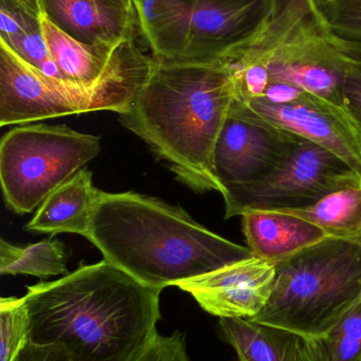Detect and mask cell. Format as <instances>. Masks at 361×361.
<instances>
[{
	"instance_id": "obj_1",
	"label": "cell",
	"mask_w": 361,
	"mask_h": 361,
	"mask_svg": "<svg viewBox=\"0 0 361 361\" xmlns=\"http://www.w3.org/2000/svg\"><path fill=\"white\" fill-rule=\"evenodd\" d=\"M162 290L110 261L27 288L29 341L76 361H131L157 334Z\"/></svg>"
},
{
	"instance_id": "obj_2",
	"label": "cell",
	"mask_w": 361,
	"mask_h": 361,
	"mask_svg": "<svg viewBox=\"0 0 361 361\" xmlns=\"http://www.w3.org/2000/svg\"><path fill=\"white\" fill-rule=\"evenodd\" d=\"M235 99L232 73L222 59H154L146 84L119 120L170 165L180 182L199 192L223 195L214 150Z\"/></svg>"
},
{
	"instance_id": "obj_3",
	"label": "cell",
	"mask_w": 361,
	"mask_h": 361,
	"mask_svg": "<svg viewBox=\"0 0 361 361\" xmlns=\"http://www.w3.org/2000/svg\"><path fill=\"white\" fill-rule=\"evenodd\" d=\"M86 239L105 260L159 290L252 256L182 207L133 191L100 192Z\"/></svg>"
},
{
	"instance_id": "obj_4",
	"label": "cell",
	"mask_w": 361,
	"mask_h": 361,
	"mask_svg": "<svg viewBox=\"0 0 361 361\" xmlns=\"http://www.w3.org/2000/svg\"><path fill=\"white\" fill-rule=\"evenodd\" d=\"M153 63L154 57L137 40L101 80L80 84L45 75L0 39V126L105 110L125 114Z\"/></svg>"
},
{
	"instance_id": "obj_5",
	"label": "cell",
	"mask_w": 361,
	"mask_h": 361,
	"mask_svg": "<svg viewBox=\"0 0 361 361\" xmlns=\"http://www.w3.org/2000/svg\"><path fill=\"white\" fill-rule=\"evenodd\" d=\"M360 301L361 242L329 237L277 265L271 298L251 320L316 339Z\"/></svg>"
},
{
	"instance_id": "obj_6",
	"label": "cell",
	"mask_w": 361,
	"mask_h": 361,
	"mask_svg": "<svg viewBox=\"0 0 361 361\" xmlns=\"http://www.w3.org/2000/svg\"><path fill=\"white\" fill-rule=\"evenodd\" d=\"M140 40L157 61L224 59L265 25L275 0H134Z\"/></svg>"
},
{
	"instance_id": "obj_7",
	"label": "cell",
	"mask_w": 361,
	"mask_h": 361,
	"mask_svg": "<svg viewBox=\"0 0 361 361\" xmlns=\"http://www.w3.org/2000/svg\"><path fill=\"white\" fill-rule=\"evenodd\" d=\"M100 152V137L65 125L12 129L0 143V180L6 205L19 214L33 212Z\"/></svg>"
},
{
	"instance_id": "obj_8",
	"label": "cell",
	"mask_w": 361,
	"mask_h": 361,
	"mask_svg": "<svg viewBox=\"0 0 361 361\" xmlns=\"http://www.w3.org/2000/svg\"><path fill=\"white\" fill-rule=\"evenodd\" d=\"M360 180V176L338 157L302 139L268 177L224 197L225 219L251 210L307 207L332 191Z\"/></svg>"
},
{
	"instance_id": "obj_9",
	"label": "cell",
	"mask_w": 361,
	"mask_h": 361,
	"mask_svg": "<svg viewBox=\"0 0 361 361\" xmlns=\"http://www.w3.org/2000/svg\"><path fill=\"white\" fill-rule=\"evenodd\" d=\"M225 61L235 67L263 68L271 82L290 85L345 107L343 85L350 61L335 47L320 8L267 54Z\"/></svg>"
},
{
	"instance_id": "obj_10",
	"label": "cell",
	"mask_w": 361,
	"mask_h": 361,
	"mask_svg": "<svg viewBox=\"0 0 361 361\" xmlns=\"http://www.w3.org/2000/svg\"><path fill=\"white\" fill-rule=\"evenodd\" d=\"M301 141L294 133L248 116L232 105L214 150V171L223 197L268 177Z\"/></svg>"
},
{
	"instance_id": "obj_11",
	"label": "cell",
	"mask_w": 361,
	"mask_h": 361,
	"mask_svg": "<svg viewBox=\"0 0 361 361\" xmlns=\"http://www.w3.org/2000/svg\"><path fill=\"white\" fill-rule=\"evenodd\" d=\"M233 106L248 116L294 133L334 154L361 177V127L349 110L304 93L285 104L263 99Z\"/></svg>"
},
{
	"instance_id": "obj_12",
	"label": "cell",
	"mask_w": 361,
	"mask_h": 361,
	"mask_svg": "<svg viewBox=\"0 0 361 361\" xmlns=\"http://www.w3.org/2000/svg\"><path fill=\"white\" fill-rule=\"evenodd\" d=\"M277 265L248 257L175 286L218 318L251 319L264 309L275 286Z\"/></svg>"
},
{
	"instance_id": "obj_13",
	"label": "cell",
	"mask_w": 361,
	"mask_h": 361,
	"mask_svg": "<svg viewBox=\"0 0 361 361\" xmlns=\"http://www.w3.org/2000/svg\"><path fill=\"white\" fill-rule=\"evenodd\" d=\"M42 14L57 27L89 44L140 40L134 0H38Z\"/></svg>"
},
{
	"instance_id": "obj_14",
	"label": "cell",
	"mask_w": 361,
	"mask_h": 361,
	"mask_svg": "<svg viewBox=\"0 0 361 361\" xmlns=\"http://www.w3.org/2000/svg\"><path fill=\"white\" fill-rule=\"evenodd\" d=\"M241 216L246 243L252 256L275 265L330 237L313 223L277 210H251Z\"/></svg>"
},
{
	"instance_id": "obj_15",
	"label": "cell",
	"mask_w": 361,
	"mask_h": 361,
	"mask_svg": "<svg viewBox=\"0 0 361 361\" xmlns=\"http://www.w3.org/2000/svg\"><path fill=\"white\" fill-rule=\"evenodd\" d=\"M100 192L93 186V173L82 169L42 201L25 229L51 235L76 233L87 238Z\"/></svg>"
},
{
	"instance_id": "obj_16",
	"label": "cell",
	"mask_w": 361,
	"mask_h": 361,
	"mask_svg": "<svg viewBox=\"0 0 361 361\" xmlns=\"http://www.w3.org/2000/svg\"><path fill=\"white\" fill-rule=\"evenodd\" d=\"M40 23L49 52L64 80L80 84H95L139 40L129 38L112 46L85 44L59 29L44 14Z\"/></svg>"
},
{
	"instance_id": "obj_17",
	"label": "cell",
	"mask_w": 361,
	"mask_h": 361,
	"mask_svg": "<svg viewBox=\"0 0 361 361\" xmlns=\"http://www.w3.org/2000/svg\"><path fill=\"white\" fill-rule=\"evenodd\" d=\"M220 338L239 361H299L301 337L251 319L218 318Z\"/></svg>"
},
{
	"instance_id": "obj_18",
	"label": "cell",
	"mask_w": 361,
	"mask_h": 361,
	"mask_svg": "<svg viewBox=\"0 0 361 361\" xmlns=\"http://www.w3.org/2000/svg\"><path fill=\"white\" fill-rule=\"evenodd\" d=\"M277 212L304 219L330 237L361 242V180L332 191L307 207Z\"/></svg>"
},
{
	"instance_id": "obj_19",
	"label": "cell",
	"mask_w": 361,
	"mask_h": 361,
	"mask_svg": "<svg viewBox=\"0 0 361 361\" xmlns=\"http://www.w3.org/2000/svg\"><path fill=\"white\" fill-rule=\"evenodd\" d=\"M67 254L59 240L46 239L27 246H15L0 241V274L28 275L46 279L67 275Z\"/></svg>"
},
{
	"instance_id": "obj_20",
	"label": "cell",
	"mask_w": 361,
	"mask_h": 361,
	"mask_svg": "<svg viewBox=\"0 0 361 361\" xmlns=\"http://www.w3.org/2000/svg\"><path fill=\"white\" fill-rule=\"evenodd\" d=\"M307 341L321 361H361V301L324 336Z\"/></svg>"
},
{
	"instance_id": "obj_21",
	"label": "cell",
	"mask_w": 361,
	"mask_h": 361,
	"mask_svg": "<svg viewBox=\"0 0 361 361\" xmlns=\"http://www.w3.org/2000/svg\"><path fill=\"white\" fill-rule=\"evenodd\" d=\"M0 331V361H14L29 341V314L23 297H2Z\"/></svg>"
},
{
	"instance_id": "obj_22",
	"label": "cell",
	"mask_w": 361,
	"mask_h": 361,
	"mask_svg": "<svg viewBox=\"0 0 361 361\" xmlns=\"http://www.w3.org/2000/svg\"><path fill=\"white\" fill-rule=\"evenodd\" d=\"M320 12L335 37L361 42V0H317Z\"/></svg>"
},
{
	"instance_id": "obj_23",
	"label": "cell",
	"mask_w": 361,
	"mask_h": 361,
	"mask_svg": "<svg viewBox=\"0 0 361 361\" xmlns=\"http://www.w3.org/2000/svg\"><path fill=\"white\" fill-rule=\"evenodd\" d=\"M131 361H191L186 337L179 331L170 336L157 333L154 338Z\"/></svg>"
},
{
	"instance_id": "obj_24",
	"label": "cell",
	"mask_w": 361,
	"mask_h": 361,
	"mask_svg": "<svg viewBox=\"0 0 361 361\" xmlns=\"http://www.w3.org/2000/svg\"><path fill=\"white\" fill-rule=\"evenodd\" d=\"M345 106L361 127V67L350 61L343 85Z\"/></svg>"
},
{
	"instance_id": "obj_25",
	"label": "cell",
	"mask_w": 361,
	"mask_h": 361,
	"mask_svg": "<svg viewBox=\"0 0 361 361\" xmlns=\"http://www.w3.org/2000/svg\"><path fill=\"white\" fill-rule=\"evenodd\" d=\"M14 361H76L55 345H40L28 341Z\"/></svg>"
},
{
	"instance_id": "obj_26",
	"label": "cell",
	"mask_w": 361,
	"mask_h": 361,
	"mask_svg": "<svg viewBox=\"0 0 361 361\" xmlns=\"http://www.w3.org/2000/svg\"><path fill=\"white\" fill-rule=\"evenodd\" d=\"M304 93L307 92L296 88V87L290 86V85L279 82H269L268 86L265 89L264 94L260 99L271 102V103L285 104L299 99Z\"/></svg>"
},
{
	"instance_id": "obj_27",
	"label": "cell",
	"mask_w": 361,
	"mask_h": 361,
	"mask_svg": "<svg viewBox=\"0 0 361 361\" xmlns=\"http://www.w3.org/2000/svg\"><path fill=\"white\" fill-rule=\"evenodd\" d=\"M333 42L339 52L351 63L361 67V42H347L333 35Z\"/></svg>"
},
{
	"instance_id": "obj_28",
	"label": "cell",
	"mask_w": 361,
	"mask_h": 361,
	"mask_svg": "<svg viewBox=\"0 0 361 361\" xmlns=\"http://www.w3.org/2000/svg\"><path fill=\"white\" fill-rule=\"evenodd\" d=\"M299 361H321L311 341L301 337Z\"/></svg>"
}]
</instances>
